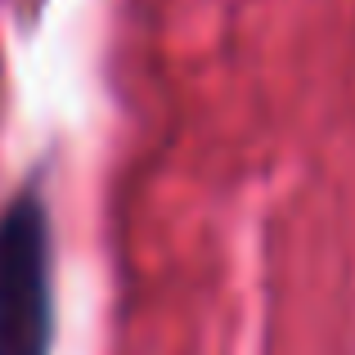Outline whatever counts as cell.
I'll use <instances>...</instances> for the list:
<instances>
[{"label":"cell","instance_id":"obj_1","mask_svg":"<svg viewBox=\"0 0 355 355\" xmlns=\"http://www.w3.org/2000/svg\"><path fill=\"white\" fill-rule=\"evenodd\" d=\"M54 329L50 225L36 193L0 211V355H45Z\"/></svg>","mask_w":355,"mask_h":355}]
</instances>
